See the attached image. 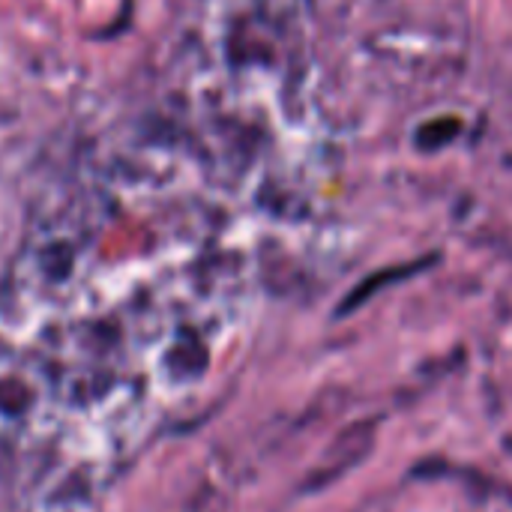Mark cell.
Returning <instances> with one entry per match:
<instances>
[{
	"instance_id": "cell-1",
	"label": "cell",
	"mask_w": 512,
	"mask_h": 512,
	"mask_svg": "<svg viewBox=\"0 0 512 512\" xmlns=\"http://www.w3.org/2000/svg\"><path fill=\"white\" fill-rule=\"evenodd\" d=\"M462 135V120L459 117H435L429 123H423L414 135L420 150H438L447 147L450 141H456Z\"/></svg>"
}]
</instances>
